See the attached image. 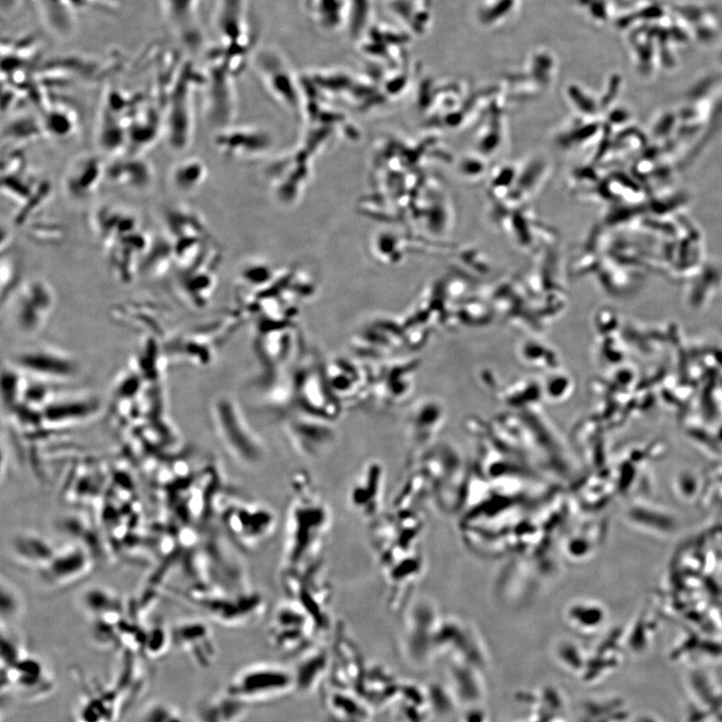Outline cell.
<instances>
[{
  "label": "cell",
  "mask_w": 722,
  "mask_h": 722,
  "mask_svg": "<svg viewBox=\"0 0 722 722\" xmlns=\"http://www.w3.org/2000/svg\"><path fill=\"white\" fill-rule=\"evenodd\" d=\"M289 489L282 569L298 568L322 559L332 527L330 507L307 472H295Z\"/></svg>",
  "instance_id": "obj_1"
},
{
  "label": "cell",
  "mask_w": 722,
  "mask_h": 722,
  "mask_svg": "<svg viewBox=\"0 0 722 722\" xmlns=\"http://www.w3.org/2000/svg\"><path fill=\"white\" fill-rule=\"evenodd\" d=\"M213 27L216 43L207 58L238 78L256 52L257 33L247 0H218Z\"/></svg>",
  "instance_id": "obj_2"
},
{
  "label": "cell",
  "mask_w": 722,
  "mask_h": 722,
  "mask_svg": "<svg viewBox=\"0 0 722 722\" xmlns=\"http://www.w3.org/2000/svg\"><path fill=\"white\" fill-rule=\"evenodd\" d=\"M224 532L241 552H254L267 544L278 529V517L267 504L240 496L220 503Z\"/></svg>",
  "instance_id": "obj_3"
},
{
  "label": "cell",
  "mask_w": 722,
  "mask_h": 722,
  "mask_svg": "<svg viewBox=\"0 0 722 722\" xmlns=\"http://www.w3.org/2000/svg\"><path fill=\"white\" fill-rule=\"evenodd\" d=\"M281 587L286 597L300 603L316 620L325 635L334 630L333 587L324 558L308 565L281 569Z\"/></svg>",
  "instance_id": "obj_4"
},
{
  "label": "cell",
  "mask_w": 722,
  "mask_h": 722,
  "mask_svg": "<svg viewBox=\"0 0 722 722\" xmlns=\"http://www.w3.org/2000/svg\"><path fill=\"white\" fill-rule=\"evenodd\" d=\"M326 635L314 617L296 600L286 597L273 610L267 629L271 647L281 654L300 655Z\"/></svg>",
  "instance_id": "obj_5"
},
{
  "label": "cell",
  "mask_w": 722,
  "mask_h": 722,
  "mask_svg": "<svg viewBox=\"0 0 722 722\" xmlns=\"http://www.w3.org/2000/svg\"><path fill=\"white\" fill-rule=\"evenodd\" d=\"M296 690L292 669L274 662H256L233 677L228 695L247 703L274 701Z\"/></svg>",
  "instance_id": "obj_6"
},
{
  "label": "cell",
  "mask_w": 722,
  "mask_h": 722,
  "mask_svg": "<svg viewBox=\"0 0 722 722\" xmlns=\"http://www.w3.org/2000/svg\"><path fill=\"white\" fill-rule=\"evenodd\" d=\"M212 411L218 436L232 459L247 468L259 465L264 460V446L237 405L228 398H221L215 402Z\"/></svg>",
  "instance_id": "obj_7"
},
{
  "label": "cell",
  "mask_w": 722,
  "mask_h": 722,
  "mask_svg": "<svg viewBox=\"0 0 722 722\" xmlns=\"http://www.w3.org/2000/svg\"><path fill=\"white\" fill-rule=\"evenodd\" d=\"M203 603L219 623L231 628H244L265 617L268 605L265 596L252 585L241 588L217 586L204 592Z\"/></svg>",
  "instance_id": "obj_8"
},
{
  "label": "cell",
  "mask_w": 722,
  "mask_h": 722,
  "mask_svg": "<svg viewBox=\"0 0 722 722\" xmlns=\"http://www.w3.org/2000/svg\"><path fill=\"white\" fill-rule=\"evenodd\" d=\"M252 62L268 94L293 115L303 108L302 78H298L286 58L273 47L256 50Z\"/></svg>",
  "instance_id": "obj_9"
},
{
  "label": "cell",
  "mask_w": 722,
  "mask_h": 722,
  "mask_svg": "<svg viewBox=\"0 0 722 722\" xmlns=\"http://www.w3.org/2000/svg\"><path fill=\"white\" fill-rule=\"evenodd\" d=\"M292 395L303 415L331 423L340 414L341 405L329 387L325 368L312 361L296 371Z\"/></svg>",
  "instance_id": "obj_10"
},
{
  "label": "cell",
  "mask_w": 722,
  "mask_h": 722,
  "mask_svg": "<svg viewBox=\"0 0 722 722\" xmlns=\"http://www.w3.org/2000/svg\"><path fill=\"white\" fill-rule=\"evenodd\" d=\"M408 41L409 37L403 31L376 21L356 40L358 51L367 60L369 69L397 68Z\"/></svg>",
  "instance_id": "obj_11"
},
{
  "label": "cell",
  "mask_w": 722,
  "mask_h": 722,
  "mask_svg": "<svg viewBox=\"0 0 722 722\" xmlns=\"http://www.w3.org/2000/svg\"><path fill=\"white\" fill-rule=\"evenodd\" d=\"M386 475L378 461H371L357 475L348 491V505L355 515L369 522L382 516Z\"/></svg>",
  "instance_id": "obj_12"
},
{
  "label": "cell",
  "mask_w": 722,
  "mask_h": 722,
  "mask_svg": "<svg viewBox=\"0 0 722 722\" xmlns=\"http://www.w3.org/2000/svg\"><path fill=\"white\" fill-rule=\"evenodd\" d=\"M329 387L340 403H356L372 393L373 371L361 361L334 358L325 367Z\"/></svg>",
  "instance_id": "obj_13"
},
{
  "label": "cell",
  "mask_w": 722,
  "mask_h": 722,
  "mask_svg": "<svg viewBox=\"0 0 722 722\" xmlns=\"http://www.w3.org/2000/svg\"><path fill=\"white\" fill-rule=\"evenodd\" d=\"M214 144L224 158L252 160L265 156L271 150L273 137L257 126H234L219 131Z\"/></svg>",
  "instance_id": "obj_14"
},
{
  "label": "cell",
  "mask_w": 722,
  "mask_h": 722,
  "mask_svg": "<svg viewBox=\"0 0 722 722\" xmlns=\"http://www.w3.org/2000/svg\"><path fill=\"white\" fill-rule=\"evenodd\" d=\"M325 421L302 414L286 426L288 440L293 449L310 460L320 459L334 447L336 437Z\"/></svg>",
  "instance_id": "obj_15"
},
{
  "label": "cell",
  "mask_w": 722,
  "mask_h": 722,
  "mask_svg": "<svg viewBox=\"0 0 722 722\" xmlns=\"http://www.w3.org/2000/svg\"><path fill=\"white\" fill-rule=\"evenodd\" d=\"M181 648L200 667H209L216 658L217 646L211 628L202 621L185 622L175 631Z\"/></svg>",
  "instance_id": "obj_16"
},
{
  "label": "cell",
  "mask_w": 722,
  "mask_h": 722,
  "mask_svg": "<svg viewBox=\"0 0 722 722\" xmlns=\"http://www.w3.org/2000/svg\"><path fill=\"white\" fill-rule=\"evenodd\" d=\"M106 170L100 158L92 155L80 156L72 162L66 173L67 192L75 199L91 197L106 177Z\"/></svg>",
  "instance_id": "obj_17"
},
{
  "label": "cell",
  "mask_w": 722,
  "mask_h": 722,
  "mask_svg": "<svg viewBox=\"0 0 722 722\" xmlns=\"http://www.w3.org/2000/svg\"><path fill=\"white\" fill-rule=\"evenodd\" d=\"M18 361L26 371L46 379H67L76 373L74 360L54 349L26 351L18 357Z\"/></svg>",
  "instance_id": "obj_18"
},
{
  "label": "cell",
  "mask_w": 722,
  "mask_h": 722,
  "mask_svg": "<svg viewBox=\"0 0 722 722\" xmlns=\"http://www.w3.org/2000/svg\"><path fill=\"white\" fill-rule=\"evenodd\" d=\"M331 652L323 642L318 643L298 655L293 670L296 690L302 693L314 691L330 673Z\"/></svg>",
  "instance_id": "obj_19"
},
{
  "label": "cell",
  "mask_w": 722,
  "mask_h": 722,
  "mask_svg": "<svg viewBox=\"0 0 722 722\" xmlns=\"http://www.w3.org/2000/svg\"><path fill=\"white\" fill-rule=\"evenodd\" d=\"M161 3L165 18L179 40L188 47H199L202 33L197 20L198 0H161Z\"/></svg>",
  "instance_id": "obj_20"
},
{
  "label": "cell",
  "mask_w": 722,
  "mask_h": 722,
  "mask_svg": "<svg viewBox=\"0 0 722 722\" xmlns=\"http://www.w3.org/2000/svg\"><path fill=\"white\" fill-rule=\"evenodd\" d=\"M307 15L323 33L348 30L350 8L348 0H304Z\"/></svg>",
  "instance_id": "obj_21"
},
{
  "label": "cell",
  "mask_w": 722,
  "mask_h": 722,
  "mask_svg": "<svg viewBox=\"0 0 722 722\" xmlns=\"http://www.w3.org/2000/svg\"><path fill=\"white\" fill-rule=\"evenodd\" d=\"M106 177L115 185L135 190H145L153 181V170L147 162L136 157L121 159L106 170Z\"/></svg>",
  "instance_id": "obj_22"
},
{
  "label": "cell",
  "mask_w": 722,
  "mask_h": 722,
  "mask_svg": "<svg viewBox=\"0 0 722 722\" xmlns=\"http://www.w3.org/2000/svg\"><path fill=\"white\" fill-rule=\"evenodd\" d=\"M20 302V318L25 328L34 331V314L37 328L42 326L52 309L53 296L50 288L43 282H34L26 288Z\"/></svg>",
  "instance_id": "obj_23"
},
{
  "label": "cell",
  "mask_w": 722,
  "mask_h": 722,
  "mask_svg": "<svg viewBox=\"0 0 722 722\" xmlns=\"http://www.w3.org/2000/svg\"><path fill=\"white\" fill-rule=\"evenodd\" d=\"M208 170L205 163L195 157L177 163L171 171V183L181 193L188 194L198 190L206 181Z\"/></svg>",
  "instance_id": "obj_24"
},
{
  "label": "cell",
  "mask_w": 722,
  "mask_h": 722,
  "mask_svg": "<svg viewBox=\"0 0 722 722\" xmlns=\"http://www.w3.org/2000/svg\"><path fill=\"white\" fill-rule=\"evenodd\" d=\"M350 21L348 32L356 41L374 21L373 0H348Z\"/></svg>",
  "instance_id": "obj_25"
}]
</instances>
